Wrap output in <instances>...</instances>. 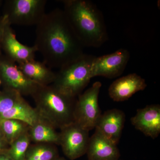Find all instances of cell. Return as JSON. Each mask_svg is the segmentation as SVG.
<instances>
[{
    "label": "cell",
    "instance_id": "cell-1",
    "mask_svg": "<svg viewBox=\"0 0 160 160\" xmlns=\"http://www.w3.org/2000/svg\"><path fill=\"white\" fill-rule=\"evenodd\" d=\"M36 27L34 46L51 69H60L85 53L63 10L46 13Z\"/></svg>",
    "mask_w": 160,
    "mask_h": 160
},
{
    "label": "cell",
    "instance_id": "cell-2",
    "mask_svg": "<svg viewBox=\"0 0 160 160\" xmlns=\"http://www.w3.org/2000/svg\"><path fill=\"white\" fill-rule=\"evenodd\" d=\"M64 13L84 47L98 48L108 40L102 12L88 0H64Z\"/></svg>",
    "mask_w": 160,
    "mask_h": 160
},
{
    "label": "cell",
    "instance_id": "cell-3",
    "mask_svg": "<svg viewBox=\"0 0 160 160\" xmlns=\"http://www.w3.org/2000/svg\"><path fill=\"white\" fill-rule=\"evenodd\" d=\"M32 97L41 117L56 129H61L74 122L77 98L64 94L52 85L40 86Z\"/></svg>",
    "mask_w": 160,
    "mask_h": 160
},
{
    "label": "cell",
    "instance_id": "cell-4",
    "mask_svg": "<svg viewBox=\"0 0 160 160\" xmlns=\"http://www.w3.org/2000/svg\"><path fill=\"white\" fill-rule=\"evenodd\" d=\"M95 56L84 53L79 58L59 69L52 85L60 92L77 98L92 78L90 71Z\"/></svg>",
    "mask_w": 160,
    "mask_h": 160
},
{
    "label": "cell",
    "instance_id": "cell-5",
    "mask_svg": "<svg viewBox=\"0 0 160 160\" xmlns=\"http://www.w3.org/2000/svg\"><path fill=\"white\" fill-rule=\"evenodd\" d=\"M46 0H7L4 13L12 25L37 26L46 14Z\"/></svg>",
    "mask_w": 160,
    "mask_h": 160
},
{
    "label": "cell",
    "instance_id": "cell-6",
    "mask_svg": "<svg viewBox=\"0 0 160 160\" xmlns=\"http://www.w3.org/2000/svg\"><path fill=\"white\" fill-rule=\"evenodd\" d=\"M102 83L96 82L77 99L73 113L74 122L90 131L95 128L102 113L98 103Z\"/></svg>",
    "mask_w": 160,
    "mask_h": 160
},
{
    "label": "cell",
    "instance_id": "cell-7",
    "mask_svg": "<svg viewBox=\"0 0 160 160\" xmlns=\"http://www.w3.org/2000/svg\"><path fill=\"white\" fill-rule=\"evenodd\" d=\"M0 80L3 89L14 90L23 96L34 94L40 85L26 77L17 63L0 53Z\"/></svg>",
    "mask_w": 160,
    "mask_h": 160
},
{
    "label": "cell",
    "instance_id": "cell-8",
    "mask_svg": "<svg viewBox=\"0 0 160 160\" xmlns=\"http://www.w3.org/2000/svg\"><path fill=\"white\" fill-rule=\"evenodd\" d=\"M89 132L75 122L60 129L59 146L69 159H76L86 154L90 138Z\"/></svg>",
    "mask_w": 160,
    "mask_h": 160
},
{
    "label": "cell",
    "instance_id": "cell-9",
    "mask_svg": "<svg viewBox=\"0 0 160 160\" xmlns=\"http://www.w3.org/2000/svg\"><path fill=\"white\" fill-rule=\"evenodd\" d=\"M127 49H121L111 54L95 57L92 64V78L97 76L113 78L122 75L130 59Z\"/></svg>",
    "mask_w": 160,
    "mask_h": 160
},
{
    "label": "cell",
    "instance_id": "cell-10",
    "mask_svg": "<svg viewBox=\"0 0 160 160\" xmlns=\"http://www.w3.org/2000/svg\"><path fill=\"white\" fill-rule=\"evenodd\" d=\"M2 49L4 54L18 64L34 60L35 52H37L34 46H27L18 41L8 22L4 29Z\"/></svg>",
    "mask_w": 160,
    "mask_h": 160
},
{
    "label": "cell",
    "instance_id": "cell-11",
    "mask_svg": "<svg viewBox=\"0 0 160 160\" xmlns=\"http://www.w3.org/2000/svg\"><path fill=\"white\" fill-rule=\"evenodd\" d=\"M131 122L135 128L146 136L155 139L160 133V106L151 105L138 109Z\"/></svg>",
    "mask_w": 160,
    "mask_h": 160
},
{
    "label": "cell",
    "instance_id": "cell-12",
    "mask_svg": "<svg viewBox=\"0 0 160 160\" xmlns=\"http://www.w3.org/2000/svg\"><path fill=\"white\" fill-rule=\"evenodd\" d=\"M147 86L144 79L136 73H131L115 80L109 86L108 92L115 102H123L138 92L144 90Z\"/></svg>",
    "mask_w": 160,
    "mask_h": 160
},
{
    "label": "cell",
    "instance_id": "cell-13",
    "mask_svg": "<svg viewBox=\"0 0 160 160\" xmlns=\"http://www.w3.org/2000/svg\"><path fill=\"white\" fill-rule=\"evenodd\" d=\"M126 116L120 109H111L101 115L95 130L117 145L124 128Z\"/></svg>",
    "mask_w": 160,
    "mask_h": 160
},
{
    "label": "cell",
    "instance_id": "cell-14",
    "mask_svg": "<svg viewBox=\"0 0 160 160\" xmlns=\"http://www.w3.org/2000/svg\"><path fill=\"white\" fill-rule=\"evenodd\" d=\"M86 153L88 160H119L120 156L117 145L96 130L89 138Z\"/></svg>",
    "mask_w": 160,
    "mask_h": 160
},
{
    "label": "cell",
    "instance_id": "cell-15",
    "mask_svg": "<svg viewBox=\"0 0 160 160\" xmlns=\"http://www.w3.org/2000/svg\"><path fill=\"white\" fill-rule=\"evenodd\" d=\"M18 66L26 77L40 86L52 85L55 79L56 73L43 62L34 59L20 63Z\"/></svg>",
    "mask_w": 160,
    "mask_h": 160
},
{
    "label": "cell",
    "instance_id": "cell-16",
    "mask_svg": "<svg viewBox=\"0 0 160 160\" xmlns=\"http://www.w3.org/2000/svg\"><path fill=\"white\" fill-rule=\"evenodd\" d=\"M28 133L32 143H44L59 146V132L42 118L29 127Z\"/></svg>",
    "mask_w": 160,
    "mask_h": 160
},
{
    "label": "cell",
    "instance_id": "cell-17",
    "mask_svg": "<svg viewBox=\"0 0 160 160\" xmlns=\"http://www.w3.org/2000/svg\"><path fill=\"white\" fill-rule=\"evenodd\" d=\"M1 118L18 120L32 126L42 117L35 108H33L25 99L9 110L0 115Z\"/></svg>",
    "mask_w": 160,
    "mask_h": 160
},
{
    "label": "cell",
    "instance_id": "cell-18",
    "mask_svg": "<svg viewBox=\"0 0 160 160\" xmlns=\"http://www.w3.org/2000/svg\"><path fill=\"white\" fill-rule=\"evenodd\" d=\"M59 157L56 145L44 143H31L24 160H54Z\"/></svg>",
    "mask_w": 160,
    "mask_h": 160
},
{
    "label": "cell",
    "instance_id": "cell-19",
    "mask_svg": "<svg viewBox=\"0 0 160 160\" xmlns=\"http://www.w3.org/2000/svg\"><path fill=\"white\" fill-rule=\"evenodd\" d=\"M29 127L28 124L18 120L0 118V130L9 145L28 132Z\"/></svg>",
    "mask_w": 160,
    "mask_h": 160
},
{
    "label": "cell",
    "instance_id": "cell-20",
    "mask_svg": "<svg viewBox=\"0 0 160 160\" xmlns=\"http://www.w3.org/2000/svg\"><path fill=\"white\" fill-rule=\"evenodd\" d=\"M31 143L28 132L14 140L5 152L12 160H24Z\"/></svg>",
    "mask_w": 160,
    "mask_h": 160
},
{
    "label": "cell",
    "instance_id": "cell-21",
    "mask_svg": "<svg viewBox=\"0 0 160 160\" xmlns=\"http://www.w3.org/2000/svg\"><path fill=\"white\" fill-rule=\"evenodd\" d=\"M24 99L22 95L14 90H0V115L13 108Z\"/></svg>",
    "mask_w": 160,
    "mask_h": 160
},
{
    "label": "cell",
    "instance_id": "cell-22",
    "mask_svg": "<svg viewBox=\"0 0 160 160\" xmlns=\"http://www.w3.org/2000/svg\"><path fill=\"white\" fill-rule=\"evenodd\" d=\"M7 18L6 16L3 15L0 18V53H2V42L4 29L6 23L7 22Z\"/></svg>",
    "mask_w": 160,
    "mask_h": 160
},
{
    "label": "cell",
    "instance_id": "cell-23",
    "mask_svg": "<svg viewBox=\"0 0 160 160\" xmlns=\"http://www.w3.org/2000/svg\"><path fill=\"white\" fill-rule=\"evenodd\" d=\"M9 146V143L6 141L2 132L0 130V152L6 151Z\"/></svg>",
    "mask_w": 160,
    "mask_h": 160
},
{
    "label": "cell",
    "instance_id": "cell-24",
    "mask_svg": "<svg viewBox=\"0 0 160 160\" xmlns=\"http://www.w3.org/2000/svg\"><path fill=\"white\" fill-rule=\"evenodd\" d=\"M0 160H12L6 152H0Z\"/></svg>",
    "mask_w": 160,
    "mask_h": 160
},
{
    "label": "cell",
    "instance_id": "cell-25",
    "mask_svg": "<svg viewBox=\"0 0 160 160\" xmlns=\"http://www.w3.org/2000/svg\"><path fill=\"white\" fill-rule=\"evenodd\" d=\"M54 160H66V159L64 158H60L59 157L57 158L56 159H55Z\"/></svg>",
    "mask_w": 160,
    "mask_h": 160
},
{
    "label": "cell",
    "instance_id": "cell-26",
    "mask_svg": "<svg viewBox=\"0 0 160 160\" xmlns=\"http://www.w3.org/2000/svg\"><path fill=\"white\" fill-rule=\"evenodd\" d=\"M2 1H0V7H1V6H2ZM1 14H0V18H1Z\"/></svg>",
    "mask_w": 160,
    "mask_h": 160
},
{
    "label": "cell",
    "instance_id": "cell-27",
    "mask_svg": "<svg viewBox=\"0 0 160 160\" xmlns=\"http://www.w3.org/2000/svg\"><path fill=\"white\" fill-rule=\"evenodd\" d=\"M2 86V82H1V80H0V87Z\"/></svg>",
    "mask_w": 160,
    "mask_h": 160
},
{
    "label": "cell",
    "instance_id": "cell-28",
    "mask_svg": "<svg viewBox=\"0 0 160 160\" xmlns=\"http://www.w3.org/2000/svg\"></svg>",
    "mask_w": 160,
    "mask_h": 160
}]
</instances>
